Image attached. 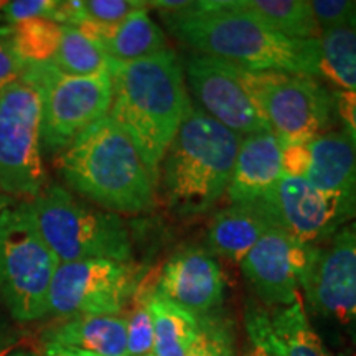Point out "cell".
Here are the masks:
<instances>
[{"label": "cell", "instance_id": "1", "mask_svg": "<svg viewBox=\"0 0 356 356\" xmlns=\"http://www.w3.org/2000/svg\"><path fill=\"white\" fill-rule=\"evenodd\" d=\"M168 30L191 50L251 71L318 76V40L274 32L231 0L191 2L185 12L163 17Z\"/></svg>", "mask_w": 356, "mask_h": 356}, {"label": "cell", "instance_id": "2", "mask_svg": "<svg viewBox=\"0 0 356 356\" xmlns=\"http://www.w3.org/2000/svg\"><path fill=\"white\" fill-rule=\"evenodd\" d=\"M109 74L113 104L108 115L159 178L163 155L191 104L184 66L177 53L165 48L142 60L111 61Z\"/></svg>", "mask_w": 356, "mask_h": 356}, {"label": "cell", "instance_id": "3", "mask_svg": "<svg viewBox=\"0 0 356 356\" xmlns=\"http://www.w3.org/2000/svg\"><path fill=\"white\" fill-rule=\"evenodd\" d=\"M58 170L74 191L115 215H134L154 204L159 178L109 115L61 150Z\"/></svg>", "mask_w": 356, "mask_h": 356}, {"label": "cell", "instance_id": "4", "mask_svg": "<svg viewBox=\"0 0 356 356\" xmlns=\"http://www.w3.org/2000/svg\"><path fill=\"white\" fill-rule=\"evenodd\" d=\"M241 142V136L191 102L160 163L163 191L175 215H203L220 202Z\"/></svg>", "mask_w": 356, "mask_h": 356}, {"label": "cell", "instance_id": "5", "mask_svg": "<svg viewBox=\"0 0 356 356\" xmlns=\"http://www.w3.org/2000/svg\"><path fill=\"white\" fill-rule=\"evenodd\" d=\"M29 204L40 234L60 262H131L129 231L115 213L84 204L60 185L44 186Z\"/></svg>", "mask_w": 356, "mask_h": 356}, {"label": "cell", "instance_id": "6", "mask_svg": "<svg viewBox=\"0 0 356 356\" xmlns=\"http://www.w3.org/2000/svg\"><path fill=\"white\" fill-rule=\"evenodd\" d=\"M60 259L48 248L29 202L13 204L0 220V293L20 322L48 315V296Z\"/></svg>", "mask_w": 356, "mask_h": 356}, {"label": "cell", "instance_id": "7", "mask_svg": "<svg viewBox=\"0 0 356 356\" xmlns=\"http://www.w3.org/2000/svg\"><path fill=\"white\" fill-rule=\"evenodd\" d=\"M236 71L282 147L309 144L330 126L333 92L314 76L241 66H236Z\"/></svg>", "mask_w": 356, "mask_h": 356}, {"label": "cell", "instance_id": "8", "mask_svg": "<svg viewBox=\"0 0 356 356\" xmlns=\"http://www.w3.org/2000/svg\"><path fill=\"white\" fill-rule=\"evenodd\" d=\"M22 78L42 95V142L65 150L83 131L106 118L113 104L109 73L68 76L48 65H25Z\"/></svg>", "mask_w": 356, "mask_h": 356}, {"label": "cell", "instance_id": "9", "mask_svg": "<svg viewBox=\"0 0 356 356\" xmlns=\"http://www.w3.org/2000/svg\"><path fill=\"white\" fill-rule=\"evenodd\" d=\"M42 160V95L20 78L0 91V188L33 198L44 188Z\"/></svg>", "mask_w": 356, "mask_h": 356}, {"label": "cell", "instance_id": "10", "mask_svg": "<svg viewBox=\"0 0 356 356\" xmlns=\"http://www.w3.org/2000/svg\"><path fill=\"white\" fill-rule=\"evenodd\" d=\"M144 279V270L132 262L86 259L60 262L51 280L48 314L121 315Z\"/></svg>", "mask_w": 356, "mask_h": 356}, {"label": "cell", "instance_id": "11", "mask_svg": "<svg viewBox=\"0 0 356 356\" xmlns=\"http://www.w3.org/2000/svg\"><path fill=\"white\" fill-rule=\"evenodd\" d=\"M320 248L273 228L241 261V270L267 305L287 307L300 299Z\"/></svg>", "mask_w": 356, "mask_h": 356}, {"label": "cell", "instance_id": "12", "mask_svg": "<svg viewBox=\"0 0 356 356\" xmlns=\"http://www.w3.org/2000/svg\"><path fill=\"white\" fill-rule=\"evenodd\" d=\"M254 204L275 228L314 246L355 221L340 200L302 177L282 175L273 193Z\"/></svg>", "mask_w": 356, "mask_h": 356}, {"label": "cell", "instance_id": "13", "mask_svg": "<svg viewBox=\"0 0 356 356\" xmlns=\"http://www.w3.org/2000/svg\"><path fill=\"white\" fill-rule=\"evenodd\" d=\"M191 95L210 118L241 137L273 132L264 115L249 97L236 65L191 51L185 61Z\"/></svg>", "mask_w": 356, "mask_h": 356}, {"label": "cell", "instance_id": "14", "mask_svg": "<svg viewBox=\"0 0 356 356\" xmlns=\"http://www.w3.org/2000/svg\"><path fill=\"white\" fill-rule=\"evenodd\" d=\"M304 293L315 315L356 340V221L338 229L327 248H320Z\"/></svg>", "mask_w": 356, "mask_h": 356}, {"label": "cell", "instance_id": "15", "mask_svg": "<svg viewBox=\"0 0 356 356\" xmlns=\"http://www.w3.org/2000/svg\"><path fill=\"white\" fill-rule=\"evenodd\" d=\"M155 292L197 318L215 315L225 299V277L211 252L188 248L165 262Z\"/></svg>", "mask_w": 356, "mask_h": 356}, {"label": "cell", "instance_id": "16", "mask_svg": "<svg viewBox=\"0 0 356 356\" xmlns=\"http://www.w3.org/2000/svg\"><path fill=\"white\" fill-rule=\"evenodd\" d=\"M246 328L252 345L275 356H332L307 317L302 297L291 305L279 307L273 315L251 309Z\"/></svg>", "mask_w": 356, "mask_h": 356}, {"label": "cell", "instance_id": "17", "mask_svg": "<svg viewBox=\"0 0 356 356\" xmlns=\"http://www.w3.org/2000/svg\"><path fill=\"white\" fill-rule=\"evenodd\" d=\"M282 175V145L273 132L243 137L226 191L231 204L262 202L273 193Z\"/></svg>", "mask_w": 356, "mask_h": 356}, {"label": "cell", "instance_id": "18", "mask_svg": "<svg viewBox=\"0 0 356 356\" xmlns=\"http://www.w3.org/2000/svg\"><path fill=\"white\" fill-rule=\"evenodd\" d=\"M307 177L317 188L345 204L356 221V149L345 132L330 131L307 144Z\"/></svg>", "mask_w": 356, "mask_h": 356}, {"label": "cell", "instance_id": "19", "mask_svg": "<svg viewBox=\"0 0 356 356\" xmlns=\"http://www.w3.org/2000/svg\"><path fill=\"white\" fill-rule=\"evenodd\" d=\"M76 29L99 43L109 60L118 63L142 60L167 48L165 33L150 19L147 8L131 13L119 24L104 25L86 20Z\"/></svg>", "mask_w": 356, "mask_h": 356}, {"label": "cell", "instance_id": "20", "mask_svg": "<svg viewBox=\"0 0 356 356\" xmlns=\"http://www.w3.org/2000/svg\"><path fill=\"white\" fill-rule=\"evenodd\" d=\"M273 228L275 226L256 204H229L215 213L207 243L213 254L241 264L256 243Z\"/></svg>", "mask_w": 356, "mask_h": 356}, {"label": "cell", "instance_id": "21", "mask_svg": "<svg viewBox=\"0 0 356 356\" xmlns=\"http://www.w3.org/2000/svg\"><path fill=\"white\" fill-rule=\"evenodd\" d=\"M97 356H127V323L122 315H76L47 333V340Z\"/></svg>", "mask_w": 356, "mask_h": 356}, {"label": "cell", "instance_id": "22", "mask_svg": "<svg viewBox=\"0 0 356 356\" xmlns=\"http://www.w3.org/2000/svg\"><path fill=\"white\" fill-rule=\"evenodd\" d=\"M231 3L289 38L317 40L322 35L309 0H231Z\"/></svg>", "mask_w": 356, "mask_h": 356}, {"label": "cell", "instance_id": "23", "mask_svg": "<svg viewBox=\"0 0 356 356\" xmlns=\"http://www.w3.org/2000/svg\"><path fill=\"white\" fill-rule=\"evenodd\" d=\"M154 323V356H186L198 333L200 318L163 299L157 292L149 297Z\"/></svg>", "mask_w": 356, "mask_h": 356}, {"label": "cell", "instance_id": "24", "mask_svg": "<svg viewBox=\"0 0 356 356\" xmlns=\"http://www.w3.org/2000/svg\"><path fill=\"white\" fill-rule=\"evenodd\" d=\"M318 40V76L338 91L356 92V26L325 30Z\"/></svg>", "mask_w": 356, "mask_h": 356}, {"label": "cell", "instance_id": "25", "mask_svg": "<svg viewBox=\"0 0 356 356\" xmlns=\"http://www.w3.org/2000/svg\"><path fill=\"white\" fill-rule=\"evenodd\" d=\"M68 76H95L109 73L111 60L99 43L73 26H61V40L50 63Z\"/></svg>", "mask_w": 356, "mask_h": 356}, {"label": "cell", "instance_id": "26", "mask_svg": "<svg viewBox=\"0 0 356 356\" xmlns=\"http://www.w3.org/2000/svg\"><path fill=\"white\" fill-rule=\"evenodd\" d=\"M13 44L25 65H48L56 55L61 25L48 19H32L12 25Z\"/></svg>", "mask_w": 356, "mask_h": 356}, {"label": "cell", "instance_id": "27", "mask_svg": "<svg viewBox=\"0 0 356 356\" xmlns=\"http://www.w3.org/2000/svg\"><path fill=\"white\" fill-rule=\"evenodd\" d=\"M154 287L149 286L145 275L134 293L131 314L126 317L127 323V356H147L154 351V323L149 309V297Z\"/></svg>", "mask_w": 356, "mask_h": 356}, {"label": "cell", "instance_id": "28", "mask_svg": "<svg viewBox=\"0 0 356 356\" xmlns=\"http://www.w3.org/2000/svg\"><path fill=\"white\" fill-rule=\"evenodd\" d=\"M186 356H234L228 325L215 315L200 318L198 333Z\"/></svg>", "mask_w": 356, "mask_h": 356}, {"label": "cell", "instance_id": "29", "mask_svg": "<svg viewBox=\"0 0 356 356\" xmlns=\"http://www.w3.org/2000/svg\"><path fill=\"white\" fill-rule=\"evenodd\" d=\"M83 22L113 25L119 24L134 12L149 7V2L142 0H81ZM81 22V24H83Z\"/></svg>", "mask_w": 356, "mask_h": 356}, {"label": "cell", "instance_id": "30", "mask_svg": "<svg viewBox=\"0 0 356 356\" xmlns=\"http://www.w3.org/2000/svg\"><path fill=\"white\" fill-rule=\"evenodd\" d=\"M310 8L322 32L356 26V2L353 0H312Z\"/></svg>", "mask_w": 356, "mask_h": 356}, {"label": "cell", "instance_id": "31", "mask_svg": "<svg viewBox=\"0 0 356 356\" xmlns=\"http://www.w3.org/2000/svg\"><path fill=\"white\" fill-rule=\"evenodd\" d=\"M60 0H15L7 2L2 10V20L7 25H15L32 19L55 20Z\"/></svg>", "mask_w": 356, "mask_h": 356}, {"label": "cell", "instance_id": "32", "mask_svg": "<svg viewBox=\"0 0 356 356\" xmlns=\"http://www.w3.org/2000/svg\"><path fill=\"white\" fill-rule=\"evenodd\" d=\"M25 63L13 44L12 25H0V91L19 81Z\"/></svg>", "mask_w": 356, "mask_h": 356}, {"label": "cell", "instance_id": "33", "mask_svg": "<svg viewBox=\"0 0 356 356\" xmlns=\"http://www.w3.org/2000/svg\"><path fill=\"white\" fill-rule=\"evenodd\" d=\"M333 102H335V113L345 127V134L356 149V92L335 91Z\"/></svg>", "mask_w": 356, "mask_h": 356}, {"label": "cell", "instance_id": "34", "mask_svg": "<svg viewBox=\"0 0 356 356\" xmlns=\"http://www.w3.org/2000/svg\"><path fill=\"white\" fill-rule=\"evenodd\" d=\"M310 165V154L307 144L282 147V172L287 177H307Z\"/></svg>", "mask_w": 356, "mask_h": 356}, {"label": "cell", "instance_id": "35", "mask_svg": "<svg viewBox=\"0 0 356 356\" xmlns=\"http://www.w3.org/2000/svg\"><path fill=\"white\" fill-rule=\"evenodd\" d=\"M40 356H83L79 350L68 348V346L53 343V341H44Z\"/></svg>", "mask_w": 356, "mask_h": 356}, {"label": "cell", "instance_id": "36", "mask_svg": "<svg viewBox=\"0 0 356 356\" xmlns=\"http://www.w3.org/2000/svg\"><path fill=\"white\" fill-rule=\"evenodd\" d=\"M12 207H13L12 197L0 188V220H2V216L6 215V211L8 210V208H12Z\"/></svg>", "mask_w": 356, "mask_h": 356}, {"label": "cell", "instance_id": "37", "mask_svg": "<svg viewBox=\"0 0 356 356\" xmlns=\"http://www.w3.org/2000/svg\"><path fill=\"white\" fill-rule=\"evenodd\" d=\"M246 356H275L273 353H269V351L262 348V346H257V345H252V350L249 351Z\"/></svg>", "mask_w": 356, "mask_h": 356}, {"label": "cell", "instance_id": "38", "mask_svg": "<svg viewBox=\"0 0 356 356\" xmlns=\"http://www.w3.org/2000/svg\"><path fill=\"white\" fill-rule=\"evenodd\" d=\"M10 356H33V355L24 353V351H17V353H13V355H10Z\"/></svg>", "mask_w": 356, "mask_h": 356}, {"label": "cell", "instance_id": "39", "mask_svg": "<svg viewBox=\"0 0 356 356\" xmlns=\"http://www.w3.org/2000/svg\"><path fill=\"white\" fill-rule=\"evenodd\" d=\"M83 356H97V355H91V353H84V351H81Z\"/></svg>", "mask_w": 356, "mask_h": 356}, {"label": "cell", "instance_id": "40", "mask_svg": "<svg viewBox=\"0 0 356 356\" xmlns=\"http://www.w3.org/2000/svg\"><path fill=\"white\" fill-rule=\"evenodd\" d=\"M147 356H154V355H147Z\"/></svg>", "mask_w": 356, "mask_h": 356}]
</instances>
